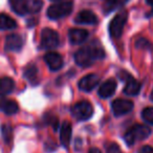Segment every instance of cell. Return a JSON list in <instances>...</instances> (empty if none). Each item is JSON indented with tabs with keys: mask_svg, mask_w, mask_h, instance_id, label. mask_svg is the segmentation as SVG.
Listing matches in <instances>:
<instances>
[{
	"mask_svg": "<svg viewBox=\"0 0 153 153\" xmlns=\"http://www.w3.org/2000/svg\"><path fill=\"white\" fill-rule=\"evenodd\" d=\"M10 3L13 11L18 15H25L28 13L27 0H10Z\"/></svg>",
	"mask_w": 153,
	"mask_h": 153,
	"instance_id": "cell-18",
	"label": "cell"
},
{
	"mask_svg": "<svg viewBox=\"0 0 153 153\" xmlns=\"http://www.w3.org/2000/svg\"><path fill=\"white\" fill-rule=\"evenodd\" d=\"M14 86H15V83L11 78H7V76L1 78L0 79V97L11 94L14 89Z\"/></svg>",
	"mask_w": 153,
	"mask_h": 153,
	"instance_id": "cell-17",
	"label": "cell"
},
{
	"mask_svg": "<svg viewBox=\"0 0 153 153\" xmlns=\"http://www.w3.org/2000/svg\"><path fill=\"white\" fill-rule=\"evenodd\" d=\"M1 133H2V136H3V140L7 144H9L10 142L12 140V134H13V130L10 126H7V125H3L1 127Z\"/></svg>",
	"mask_w": 153,
	"mask_h": 153,
	"instance_id": "cell-24",
	"label": "cell"
},
{
	"mask_svg": "<svg viewBox=\"0 0 153 153\" xmlns=\"http://www.w3.org/2000/svg\"><path fill=\"white\" fill-rule=\"evenodd\" d=\"M151 133V129L145 125H135L130 128L124 135V140L127 145L131 146L137 140H143L147 138Z\"/></svg>",
	"mask_w": 153,
	"mask_h": 153,
	"instance_id": "cell-2",
	"label": "cell"
},
{
	"mask_svg": "<svg viewBox=\"0 0 153 153\" xmlns=\"http://www.w3.org/2000/svg\"><path fill=\"white\" fill-rule=\"evenodd\" d=\"M70 137H71V125L68 122H64L60 131V140L64 147H67L69 145Z\"/></svg>",
	"mask_w": 153,
	"mask_h": 153,
	"instance_id": "cell-16",
	"label": "cell"
},
{
	"mask_svg": "<svg viewBox=\"0 0 153 153\" xmlns=\"http://www.w3.org/2000/svg\"><path fill=\"white\" fill-rule=\"evenodd\" d=\"M127 0H105L104 1V12L105 14L111 13L115 10L123 7Z\"/></svg>",
	"mask_w": 153,
	"mask_h": 153,
	"instance_id": "cell-19",
	"label": "cell"
},
{
	"mask_svg": "<svg viewBox=\"0 0 153 153\" xmlns=\"http://www.w3.org/2000/svg\"><path fill=\"white\" fill-rule=\"evenodd\" d=\"M99 83H100V76H97L96 74H87L83 79L80 80L79 88L83 91H91L97 85H99Z\"/></svg>",
	"mask_w": 153,
	"mask_h": 153,
	"instance_id": "cell-9",
	"label": "cell"
},
{
	"mask_svg": "<svg viewBox=\"0 0 153 153\" xmlns=\"http://www.w3.org/2000/svg\"><path fill=\"white\" fill-rule=\"evenodd\" d=\"M142 117L150 125H153V107H147L143 110Z\"/></svg>",
	"mask_w": 153,
	"mask_h": 153,
	"instance_id": "cell-23",
	"label": "cell"
},
{
	"mask_svg": "<svg viewBox=\"0 0 153 153\" xmlns=\"http://www.w3.org/2000/svg\"><path fill=\"white\" fill-rule=\"evenodd\" d=\"M43 5L42 0H27L28 13H38Z\"/></svg>",
	"mask_w": 153,
	"mask_h": 153,
	"instance_id": "cell-22",
	"label": "cell"
},
{
	"mask_svg": "<svg viewBox=\"0 0 153 153\" xmlns=\"http://www.w3.org/2000/svg\"><path fill=\"white\" fill-rule=\"evenodd\" d=\"M24 76H25L26 79H27L30 83L34 84V85L38 84V82H39L38 69H37L36 66H35V65L28 66V67L25 69V71H24Z\"/></svg>",
	"mask_w": 153,
	"mask_h": 153,
	"instance_id": "cell-21",
	"label": "cell"
},
{
	"mask_svg": "<svg viewBox=\"0 0 153 153\" xmlns=\"http://www.w3.org/2000/svg\"><path fill=\"white\" fill-rule=\"evenodd\" d=\"M19 106L18 104L13 100H3L0 101V110L4 112L5 114H15L18 112Z\"/></svg>",
	"mask_w": 153,
	"mask_h": 153,
	"instance_id": "cell-15",
	"label": "cell"
},
{
	"mask_svg": "<svg viewBox=\"0 0 153 153\" xmlns=\"http://www.w3.org/2000/svg\"><path fill=\"white\" fill-rule=\"evenodd\" d=\"M17 26L16 21L5 14H0V30H12Z\"/></svg>",
	"mask_w": 153,
	"mask_h": 153,
	"instance_id": "cell-20",
	"label": "cell"
},
{
	"mask_svg": "<svg viewBox=\"0 0 153 153\" xmlns=\"http://www.w3.org/2000/svg\"><path fill=\"white\" fill-rule=\"evenodd\" d=\"M105 57V53L101 44L94 41L87 46L80 48L74 55L76 63L82 67H87L94 63L96 60H101Z\"/></svg>",
	"mask_w": 153,
	"mask_h": 153,
	"instance_id": "cell-1",
	"label": "cell"
},
{
	"mask_svg": "<svg viewBox=\"0 0 153 153\" xmlns=\"http://www.w3.org/2000/svg\"><path fill=\"white\" fill-rule=\"evenodd\" d=\"M138 153H153V148L150 146H144L142 147Z\"/></svg>",
	"mask_w": 153,
	"mask_h": 153,
	"instance_id": "cell-27",
	"label": "cell"
},
{
	"mask_svg": "<svg viewBox=\"0 0 153 153\" xmlns=\"http://www.w3.org/2000/svg\"><path fill=\"white\" fill-rule=\"evenodd\" d=\"M74 22L78 24H97L98 23V18H97L96 14L92 13L91 11L84 10L76 15Z\"/></svg>",
	"mask_w": 153,
	"mask_h": 153,
	"instance_id": "cell-11",
	"label": "cell"
},
{
	"mask_svg": "<svg viewBox=\"0 0 153 153\" xmlns=\"http://www.w3.org/2000/svg\"><path fill=\"white\" fill-rule=\"evenodd\" d=\"M68 37H69V41L72 44H80L87 39L88 32L85 30H82V28H72L68 33Z\"/></svg>",
	"mask_w": 153,
	"mask_h": 153,
	"instance_id": "cell-13",
	"label": "cell"
},
{
	"mask_svg": "<svg viewBox=\"0 0 153 153\" xmlns=\"http://www.w3.org/2000/svg\"><path fill=\"white\" fill-rule=\"evenodd\" d=\"M120 78L124 81H126V85L124 88V92L128 96H136L140 90V83L134 80L130 74L127 72H121L120 74Z\"/></svg>",
	"mask_w": 153,
	"mask_h": 153,
	"instance_id": "cell-7",
	"label": "cell"
},
{
	"mask_svg": "<svg viewBox=\"0 0 153 153\" xmlns=\"http://www.w3.org/2000/svg\"><path fill=\"white\" fill-rule=\"evenodd\" d=\"M107 153H121V151H120V148L117 145L110 144L107 147Z\"/></svg>",
	"mask_w": 153,
	"mask_h": 153,
	"instance_id": "cell-26",
	"label": "cell"
},
{
	"mask_svg": "<svg viewBox=\"0 0 153 153\" xmlns=\"http://www.w3.org/2000/svg\"><path fill=\"white\" fill-rule=\"evenodd\" d=\"M150 99H151V101H153V91H152V94H151V96H150Z\"/></svg>",
	"mask_w": 153,
	"mask_h": 153,
	"instance_id": "cell-31",
	"label": "cell"
},
{
	"mask_svg": "<svg viewBox=\"0 0 153 153\" xmlns=\"http://www.w3.org/2000/svg\"><path fill=\"white\" fill-rule=\"evenodd\" d=\"M115 89H117V82L113 79L107 80L106 82L101 85V87L99 88V96L101 98H109L114 94Z\"/></svg>",
	"mask_w": 153,
	"mask_h": 153,
	"instance_id": "cell-14",
	"label": "cell"
},
{
	"mask_svg": "<svg viewBox=\"0 0 153 153\" xmlns=\"http://www.w3.org/2000/svg\"><path fill=\"white\" fill-rule=\"evenodd\" d=\"M146 1H147V3H148V4L153 5V0H146Z\"/></svg>",
	"mask_w": 153,
	"mask_h": 153,
	"instance_id": "cell-30",
	"label": "cell"
},
{
	"mask_svg": "<svg viewBox=\"0 0 153 153\" xmlns=\"http://www.w3.org/2000/svg\"><path fill=\"white\" fill-rule=\"evenodd\" d=\"M89 153H102V152H101L98 148H92V149H90V150H89Z\"/></svg>",
	"mask_w": 153,
	"mask_h": 153,
	"instance_id": "cell-29",
	"label": "cell"
},
{
	"mask_svg": "<svg viewBox=\"0 0 153 153\" xmlns=\"http://www.w3.org/2000/svg\"><path fill=\"white\" fill-rule=\"evenodd\" d=\"M82 148V142L80 138H76V150H80Z\"/></svg>",
	"mask_w": 153,
	"mask_h": 153,
	"instance_id": "cell-28",
	"label": "cell"
},
{
	"mask_svg": "<svg viewBox=\"0 0 153 153\" xmlns=\"http://www.w3.org/2000/svg\"><path fill=\"white\" fill-rule=\"evenodd\" d=\"M135 46L137 47V48L147 49V51H152V49H153L152 43H150L148 40H146V39H144V38L138 39V40L136 41V43H135Z\"/></svg>",
	"mask_w": 153,
	"mask_h": 153,
	"instance_id": "cell-25",
	"label": "cell"
},
{
	"mask_svg": "<svg viewBox=\"0 0 153 153\" xmlns=\"http://www.w3.org/2000/svg\"><path fill=\"white\" fill-rule=\"evenodd\" d=\"M72 11L71 1H62L51 5L47 10V16L51 19H60L62 17L69 15Z\"/></svg>",
	"mask_w": 153,
	"mask_h": 153,
	"instance_id": "cell-3",
	"label": "cell"
},
{
	"mask_svg": "<svg viewBox=\"0 0 153 153\" xmlns=\"http://www.w3.org/2000/svg\"><path fill=\"white\" fill-rule=\"evenodd\" d=\"M44 60L46 62L47 66L51 68V70L56 71L59 70L60 68L63 66V59L62 57L57 53H47L44 56Z\"/></svg>",
	"mask_w": 153,
	"mask_h": 153,
	"instance_id": "cell-12",
	"label": "cell"
},
{
	"mask_svg": "<svg viewBox=\"0 0 153 153\" xmlns=\"http://www.w3.org/2000/svg\"><path fill=\"white\" fill-rule=\"evenodd\" d=\"M23 46V39L21 36L12 34L5 39L4 48L7 51H19Z\"/></svg>",
	"mask_w": 153,
	"mask_h": 153,
	"instance_id": "cell-10",
	"label": "cell"
},
{
	"mask_svg": "<svg viewBox=\"0 0 153 153\" xmlns=\"http://www.w3.org/2000/svg\"><path fill=\"white\" fill-rule=\"evenodd\" d=\"M112 111L114 115L121 117L126 113L130 112L133 108V103L129 100H123V99H117L112 102Z\"/></svg>",
	"mask_w": 153,
	"mask_h": 153,
	"instance_id": "cell-8",
	"label": "cell"
},
{
	"mask_svg": "<svg viewBox=\"0 0 153 153\" xmlns=\"http://www.w3.org/2000/svg\"><path fill=\"white\" fill-rule=\"evenodd\" d=\"M71 114L78 121H86L92 114H94V109L92 106L86 101L76 103L71 108Z\"/></svg>",
	"mask_w": 153,
	"mask_h": 153,
	"instance_id": "cell-5",
	"label": "cell"
},
{
	"mask_svg": "<svg viewBox=\"0 0 153 153\" xmlns=\"http://www.w3.org/2000/svg\"><path fill=\"white\" fill-rule=\"evenodd\" d=\"M127 12H121V13L114 16V18L111 20L110 24H109V33H110L111 37L120 38L122 36L124 26H125V23L127 21Z\"/></svg>",
	"mask_w": 153,
	"mask_h": 153,
	"instance_id": "cell-4",
	"label": "cell"
},
{
	"mask_svg": "<svg viewBox=\"0 0 153 153\" xmlns=\"http://www.w3.org/2000/svg\"><path fill=\"white\" fill-rule=\"evenodd\" d=\"M51 1H61V0H51Z\"/></svg>",
	"mask_w": 153,
	"mask_h": 153,
	"instance_id": "cell-32",
	"label": "cell"
},
{
	"mask_svg": "<svg viewBox=\"0 0 153 153\" xmlns=\"http://www.w3.org/2000/svg\"><path fill=\"white\" fill-rule=\"evenodd\" d=\"M59 35L51 28H44L41 33V47L43 49H51L59 45Z\"/></svg>",
	"mask_w": 153,
	"mask_h": 153,
	"instance_id": "cell-6",
	"label": "cell"
}]
</instances>
